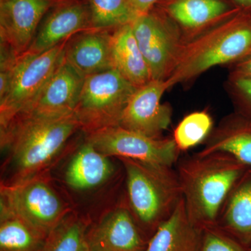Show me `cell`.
I'll use <instances>...</instances> for the list:
<instances>
[{
    "instance_id": "cell-30",
    "label": "cell",
    "mask_w": 251,
    "mask_h": 251,
    "mask_svg": "<svg viewBox=\"0 0 251 251\" xmlns=\"http://www.w3.org/2000/svg\"><path fill=\"white\" fill-rule=\"evenodd\" d=\"M244 9H251V0H231Z\"/></svg>"
},
{
    "instance_id": "cell-11",
    "label": "cell",
    "mask_w": 251,
    "mask_h": 251,
    "mask_svg": "<svg viewBox=\"0 0 251 251\" xmlns=\"http://www.w3.org/2000/svg\"><path fill=\"white\" fill-rule=\"evenodd\" d=\"M166 81L151 80L138 87L126 107L120 126L152 138H161L172 122L171 105L161 103Z\"/></svg>"
},
{
    "instance_id": "cell-14",
    "label": "cell",
    "mask_w": 251,
    "mask_h": 251,
    "mask_svg": "<svg viewBox=\"0 0 251 251\" xmlns=\"http://www.w3.org/2000/svg\"><path fill=\"white\" fill-rule=\"evenodd\" d=\"M112 31L92 29L75 34L66 44V61L85 78L114 69Z\"/></svg>"
},
{
    "instance_id": "cell-18",
    "label": "cell",
    "mask_w": 251,
    "mask_h": 251,
    "mask_svg": "<svg viewBox=\"0 0 251 251\" xmlns=\"http://www.w3.org/2000/svg\"><path fill=\"white\" fill-rule=\"evenodd\" d=\"M202 233L189 219L182 198L171 216L157 227L144 251H199Z\"/></svg>"
},
{
    "instance_id": "cell-29",
    "label": "cell",
    "mask_w": 251,
    "mask_h": 251,
    "mask_svg": "<svg viewBox=\"0 0 251 251\" xmlns=\"http://www.w3.org/2000/svg\"><path fill=\"white\" fill-rule=\"evenodd\" d=\"M130 7L137 16L147 14L161 0H128Z\"/></svg>"
},
{
    "instance_id": "cell-25",
    "label": "cell",
    "mask_w": 251,
    "mask_h": 251,
    "mask_svg": "<svg viewBox=\"0 0 251 251\" xmlns=\"http://www.w3.org/2000/svg\"><path fill=\"white\" fill-rule=\"evenodd\" d=\"M213 129V121L205 111L194 112L184 117L175 128L173 139L179 151H186L202 143Z\"/></svg>"
},
{
    "instance_id": "cell-28",
    "label": "cell",
    "mask_w": 251,
    "mask_h": 251,
    "mask_svg": "<svg viewBox=\"0 0 251 251\" xmlns=\"http://www.w3.org/2000/svg\"><path fill=\"white\" fill-rule=\"evenodd\" d=\"M230 67H232L231 74L251 78V52Z\"/></svg>"
},
{
    "instance_id": "cell-10",
    "label": "cell",
    "mask_w": 251,
    "mask_h": 251,
    "mask_svg": "<svg viewBox=\"0 0 251 251\" xmlns=\"http://www.w3.org/2000/svg\"><path fill=\"white\" fill-rule=\"evenodd\" d=\"M59 0H0L1 49L15 55L27 51L41 21Z\"/></svg>"
},
{
    "instance_id": "cell-31",
    "label": "cell",
    "mask_w": 251,
    "mask_h": 251,
    "mask_svg": "<svg viewBox=\"0 0 251 251\" xmlns=\"http://www.w3.org/2000/svg\"><path fill=\"white\" fill-rule=\"evenodd\" d=\"M59 1H66V0H59Z\"/></svg>"
},
{
    "instance_id": "cell-23",
    "label": "cell",
    "mask_w": 251,
    "mask_h": 251,
    "mask_svg": "<svg viewBox=\"0 0 251 251\" xmlns=\"http://www.w3.org/2000/svg\"><path fill=\"white\" fill-rule=\"evenodd\" d=\"M93 29H113L131 24L138 17L128 0H88Z\"/></svg>"
},
{
    "instance_id": "cell-26",
    "label": "cell",
    "mask_w": 251,
    "mask_h": 251,
    "mask_svg": "<svg viewBox=\"0 0 251 251\" xmlns=\"http://www.w3.org/2000/svg\"><path fill=\"white\" fill-rule=\"evenodd\" d=\"M226 85L237 112L251 120V78L229 73Z\"/></svg>"
},
{
    "instance_id": "cell-6",
    "label": "cell",
    "mask_w": 251,
    "mask_h": 251,
    "mask_svg": "<svg viewBox=\"0 0 251 251\" xmlns=\"http://www.w3.org/2000/svg\"><path fill=\"white\" fill-rule=\"evenodd\" d=\"M137 88L115 69L85 77L74 112L80 130L87 134L120 126Z\"/></svg>"
},
{
    "instance_id": "cell-20",
    "label": "cell",
    "mask_w": 251,
    "mask_h": 251,
    "mask_svg": "<svg viewBox=\"0 0 251 251\" xmlns=\"http://www.w3.org/2000/svg\"><path fill=\"white\" fill-rule=\"evenodd\" d=\"M113 173L109 156L85 140L67 167L65 181L73 189L87 191L103 184Z\"/></svg>"
},
{
    "instance_id": "cell-12",
    "label": "cell",
    "mask_w": 251,
    "mask_h": 251,
    "mask_svg": "<svg viewBox=\"0 0 251 251\" xmlns=\"http://www.w3.org/2000/svg\"><path fill=\"white\" fill-rule=\"evenodd\" d=\"M89 29H92V25L88 0L59 1L41 21L34 40L25 52L42 53Z\"/></svg>"
},
{
    "instance_id": "cell-16",
    "label": "cell",
    "mask_w": 251,
    "mask_h": 251,
    "mask_svg": "<svg viewBox=\"0 0 251 251\" xmlns=\"http://www.w3.org/2000/svg\"><path fill=\"white\" fill-rule=\"evenodd\" d=\"M226 153L247 167H251V120L239 112L224 117L206 138L197 153L204 156Z\"/></svg>"
},
{
    "instance_id": "cell-2",
    "label": "cell",
    "mask_w": 251,
    "mask_h": 251,
    "mask_svg": "<svg viewBox=\"0 0 251 251\" xmlns=\"http://www.w3.org/2000/svg\"><path fill=\"white\" fill-rule=\"evenodd\" d=\"M1 130L18 179L34 176L57 156L80 126L75 115L46 118L19 115Z\"/></svg>"
},
{
    "instance_id": "cell-24",
    "label": "cell",
    "mask_w": 251,
    "mask_h": 251,
    "mask_svg": "<svg viewBox=\"0 0 251 251\" xmlns=\"http://www.w3.org/2000/svg\"><path fill=\"white\" fill-rule=\"evenodd\" d=\"M43 251H92L85 224L66 217L46 238Z\"/></svg>"
},
{
    "instance_id": "cell-13",
    "label": "cell",
    "mask_w": 251,
    "mask_h": 251,
    "mask_svg": "<svg viewBox=\"0 0 251 251\" xmlns=\"http://www.w3.org/2000/svg\"><path fill=\"white\" fill-rule=\"evenodd\" d=\"M85 79L64 57L34 102L19 115L57 118L74 115Z\"/></svg>"
},
{
    "instance_id": "cell-27",
    "label": "cell",
    "mask_w": 251,
    "mask_h": 251,
    "mask_svg": "<svg viewBox=\"0 0 251 251\" xmlns=\"http://www.w3.org/2000/svg\"><path fill=\"white\" fill-rule=\"evenodd\" d=\"M214 227L202 230L199 251H244L237 242Z\"/></svg>"
},
{
    "instance_id": "cell-7",
    "label": "cell",
    "mask_w": 251,
    "mask_h": 251,
    "mask_svg": "<svg viewBox=\"0 0 251 251\" xmlns=\"http://www.w3.org/2000/svg\"><path fill=\"white\" fill-rule=\"evenodd\" d=\"M0 202L46 237L67 217V209L57 193L36 175L1 185Z\"/></svg>"
},
{
    "instance_id": "cell-4",
    "label": "cell",
    "mask_w": 251,
    "mask_h": 251,
    "mask_svg": "<svg viewBox=\"0 0 251 251\" xmlns=\"http://www.w3.org/2000/svg\"><path fill=\"white\" fill-rule=\"evenodd\" d=\"M120 159L125 166L131 210L142 224L158 227L183 198L177 173L173 167Z\"/></svg>"
},
{
    "instance_id": "cell-19",
    "label": "cell",
    "mask_w": 251,
    "mask_h": 251,
    "mask_svg": "<svg viewBox=\"0 0 251 251\" xmlns=\"http://www.w3.org/2000/svg\"><path fill=\"white\" fill-rule=\"evenodd\" d=\"M111 52L114 69L135 87H141L152 80L131 25L112 31Z\"/></svg>"
},
{
    "instance_id": "cell-21",
    "label": "cell",
    "mask_w": 251,
    "mask_h": 251,
    "mask_svg": "<svg viewBox=\"0 0 251 251\" xmlns=\"http://www.w3.org/2000/svg\"><path fill=\"white\" fill-rule=\"evenodd\" d=\"M219 223L239 239H251V172H246L232 188L221 209Z\"/></svg>"
},
{
    "instance_id": "cell-9",
    "label": "cell",
    "mask_w": 251,
    "mask_h": 251,
    "mask_svg": "<svg viewBox=\"0 0 251 251\" xmlns=\"http://www.w3.org/2000/svg\"><path fill=\"white\" fill-rule=\"evenodd\" d=\"M85 140L109 157L130 158L161 166L173 167L180 153L173 138H150L120 126L87 133Z\"/></svg>"
},
{
    "instance_id": "cell-3",
    "label": "cell",
    "mask_w": 251,
    "mask_h": 251,
    "mask_svg": "<svg viewBox=\"0 0 251 251\" xmlns=\"http://www.w3.org/2000/svg\"><path fill=\"white\" fill-rule=\"evenodd\" d=\"M251 52V19L233 18L207 28L185 41L167 88L188 83L211 68L232 65Z\"/></svg>"
},
{
    "instance_id": "cell-15",
    "label": "cell",
    "mask_w": 251,
    "mask_h": 251,
    "mask_svg": "<svg viewBox=\"0 0 251 251\" xmlns=\"http://www.w3.org/2000/svg\"><path fill=\"white\" fill-rule=\"evenodd\" d=\"M92 251H144L143 242L126 208L112 211L87 232Z\"/></svg>"
},
{
    "instance_id": "cell-5",
    "label": "cell",
    "mask_w": 251,
    "mask_h": 251,
    "mask_svg": "<svg viewBox=\"0 0 251 251\" xmlns=\"http://www.w3.org/2000/svg\"><path fill=\"white\" fill-rule=\"evenodd\" d=\"M68 41L42 53L25 52L11 66L0 68L8 77L6 89L0 95L1 129L34 102L62 62Z\"/></svg>"
},
{
    "instance_id": "cell-22",
    "label": "cell",
    "mask_w": 251,
    "mask_h": 251,
    "mask_svg": "<svg viewBox=\"0 0 251 251\" xmlns=\"http://www.w3.org/2000/svg\"><path fill=\"white\" fill-rule=\"evenodd\" d=\"M46 238L0 202V251H43Z\"/></svg>"
},
{
    "instance_id": "cell-17",
    "label": "cell",
    "mask_w": 251,
    "mask_h": 251,
    "mask_svg": "<svg viewBox=\"0 0 251 251\" xmlns=\"http://www.w3.org/2000/svg\"><path fill=\"white\" fill-rule=\"evenodd\" d=\"M231 12L230 6L224 0H172L164 11L177 25L186 40Z\"/></svg>"
},
{
    "instance_id": "cell-1",
    "label": "cell",
    "mask_w": 251,
    "mask_h": 251,
    "mask_svg": "<svg viewBox=\"0 0 251 251\" xmlns=\"http://www.w3.org/2000/svg\"><path fill=\"white\" fill-rule=\"evenodd\" d=\"M247 166L226 153L184 158L178 165L186 212L198 228L217 226L221 209Z\"/></svg>"
},
{
    "instance_id": "cell-8",
    "label": "cell",
    "mask_w": 251,
    "mask_h": 251,
    "mask_svg": "<svg viewBox=\"0 0 251 251\" xmlns=\"http://www.w3.org/2000/svg\"><path fill=\"white\" fill-rule=\"evenodd\" d=\"M130 25L152 80L166 81L177 65L186 41L182 31L165 13L153 9Z\"/></svg>"
}]
</instances>
